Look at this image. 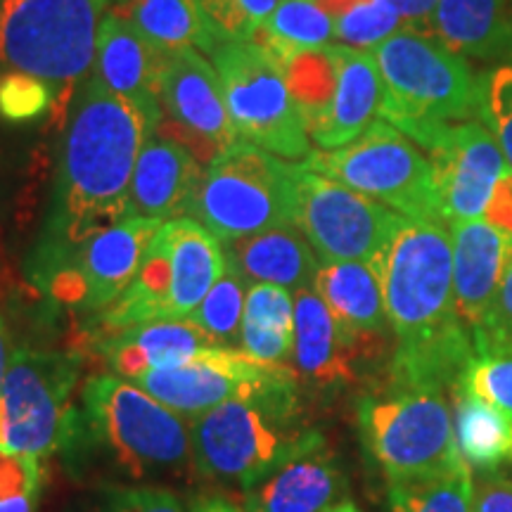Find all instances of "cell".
<instances>
[{
    "label": "cell",
    "mask_w": 512,
    "mask_h": 512,
    "mask_svg": "<svg viewBox=\"0 0 512 512\" xmlns=\"http://www.w3.org/2000/svg\"><path fill=\"white\" fill-rule=\"evenodd\" d=\"M159 226L162 221L131 214L88 235L67 252L29 261V275L50 302L95 318L133 283L147 242Z\"/></svg>",
    "instance_id": "12"
},
{
    "label": "cell",
    "mask_w": 512,
    "mask_h": 512,
    "mask_svg": "<svg viewBox=\"0 0 512 512\" xmlns=\"http://www.w3.org/2000/svg\"><path fill=\"white\" fill-rule=\"evenodd\" d=\"M370 266L396 337L389 377L453 392L475 342L456 311L448 228L401 216Z\"/></svg>",
    "instance_id": "1"
},
{
    "label": "cell",
    "mask_w": 512,
    "mask_h": 512,
    "mask_svg": "<svg viewBox=\"0 0 512 512\" xmlns=\"http://www.w3.org/2000/svg\"><path fill=\"white\" fill-rule=\"evenodd\" d=\"M76 475L93 472L117 484H155L192 465L190 420L114 373L83 382L60 448Z\"/></svg>",
    "instance_id": "3"
},
{
    "label": "cell",
    "mask_w": 512,
    "mask_h": 512,
    "mask_svg": "<svg viewBox=\"0 0 512 512\" xmlns=\"http://www.w3.org/2000/svg\"><path fill=\"white\" fill-rule=\"evenodd\" d=\"M226 271V249L192 216L164 221L147 242L128 290L100 316L88 337H105L152 320L188 318Z\"/></svg>",
    "instance_id": "5"
},
{
    "label": "cell",
    "mask_w": 512,
    "mask_h": 512,
    "mask_svg": "<svg viewBox=\"0 0 512 512\" xmlns=\"http://www.w3.org/2000/svg\"><path fill=\"white\" fill-rule=\"evenodd\" d=\"M247 280L233 264H228L221 278L216 280L202 304L190 313L188 320L200 328L216 347H240V328L245 316Z\"/></svg>",
    "instance_id": "33"
},
{
    "label": "cell",
    "mask_w": 512,
    "mask_h": 512,
    "mask_svg": "<svg viewBox=\"0 0 512 512\" xmlns=\"http://www.w3.org/2000/svg\"><path fill=\"white\" fill-rule=\"evenodd\" d=\"M36 501L38 491H34V494L3 498V501H0V512H36Z\"/></svg>",
    "instance_id": "46"
},
{
    "label": "cell",
    "mask_w": 512,
    "mask_h": 512,
    "mask_svg": "<svg viewBox=\"0 0 512 512\" xmlns=\"http://www.w3.org/2000/svg\"><path fill=\"white\" fill-rule=\"evenodd\" d=\"M147 138L143 117L98 76L76 86L46 228L31 261L67 252L88 235L131 216L128 190Z\"/></svg>",
    "instance_id": "2"
},
{
    "label": "cell",
    "mask_w": 512,
    "mask_h": 512,
    "mask_svg": "<svg viewBox=\"0 0 512 512\" xmlns=\"http://www.w3.org/2000/svg\"><path fill=\"white\" fill-rule=\"evenodd\" d=\"M88 342L105 358L114 375L128 382L138 380L150 370L176 368L200 354L202 349L216 347L188 318L152 320V323L133 325L114 335L93 337Z\"/></svg>",
    "instance_id": "24"
},
{
    "label": "cell",
    "mask_w": 512,
    "mask_h": 512,
    "mask_svg": "<svg viewBox=\"0 0 512 512\" xmlns=\"http://www.w3.org/2000/svg\"><path fill=\"white\" fill-rule=\"evenodd\" d=\"M313 290L320 294L344 330L382 347L392 332L384 309L382 285L366 261H320Z\"/></svg>",
    "instance_id": "26"
},
{
    "label": "cell",
    "mask_w": 512,
    "mask_h": 512,
    "mask_svg": "<svg viewBox=\"0 0 512 512\" xmlns=\"http://www.w3.org/2000/svg\"><path fill=\"white\" fill-rule=\"evenodd\" d=\"M358 430L389 484L434 475L463 460L446 389L387 380L358 401Z\"/></svg>",
    "instance_id": "7"
},
{
    "label": "cell",
    "mask_w": 512,
    "mask_h": 512,
    "mask_svg": "<svg viewBox=\"0 0 512 512\" xmlns=\"http://www.w3.org/2000/svg\"><path fill=\"white\" fill-rule=\"evenodd\" d=\"M335 48L337 83L328 110L309 128L320 150H339L354 143L377 121L382 105V76L373 50L351 48L339 43Z\"/></svg>",
    "instance_id": "23"
},
{
    "label": "cell",
    "mask_w": 512,
    "mask_h": 512,
    "mask_svg": "<svg viewBox=\"0 0 512 512\" xmlns=\"http://www.w3.org/2000/svg\"><path fill=\"white\" fill-rule=\"evenodd\" d=\"M318 3L330 12L332 19H335V17L342 15V12H347L349 8H354L356 3H361V0H318Z\"/></svg>",
    "instance_id": "48"
},
{
    "label": "cell",
    "mask_w": 512,
    "mask_h": 512,
    "mask_svg": "<svg viewBox=\"0 0 512 512\" xmlns=\"http://www.w3.org/2000/svg\"><path fill=\"white\" fill-rule=\"evenodd\" d=\"M81 356L17 349L0 392V448L38 458L60 448Z\"/></svg>",
    "instance_id": "13"
},
{
    "label": "cell",
    "mask_w": 512,
    "mask_h": 512,
    "mask_svg": "<svg viewBox=\"0 0 512 512\" xmlns=\"http://www.w3.org/2000/svg\"><path fill=\"white\" fill-rule=\"evenodd\" d=\"M453 297L458 318L475 330L489 313L512 259V235L484 219L453 221Z\"/></svg>",
    "instance_id": "21"
},
{
    "label": "cell",
    "mask_w": 512,
    "mask_h": 512,
    "mask_svg": "<svg viewBox=\"0 0 512 512\" xmlns=\"http://www.w3.org/2000/svg\"><path fill=\"white\" fill-rule=\"evenodd\" d=\"M107 0H0V64L31 74L55 91V110L69 107L74 83L98 55Z\"/></svg>",
    "instance_id": "8"
},
{
    "label": "cell",
    "mask_w": 512,
    "mask_h": 512,
    "mask_svg": "<svg viewBox=\"0 0 512 512\" xmlns=\"http://www.w3.org/2000/svg\"><path fill=\"white\" fill-rule=\"evenodd\" d=\"M41 484L38 458L0 448V501L3 498L34 494Z\"/></svg>",
    "instance_id": "41"
},
{
    "label": "cell",
    "mask_w": 512,
    "mask_h": 512,
    "mask_svg": "<svg viewBox=\"0 0 512 512\" xmlns=\"http://www.w3.org/2000/svg\"><path fill=\"white\" fill-rule=\"evenodd\" d=\"M415 145L430 152L446 223L484 219L496 185L510 166L482 119L439 124L415 133Z\"/></svg>",
    "instance_id": "16"
},
{
    "label": "cell",
    "mask_w": 512,
    "mask_h": 512,
    "mask_svg": "<svg viewBox=\"0 0 512 512\" xmlns=\"http://www.w3.org/2000/svg\"><path fill=\"white\" fill-rule=\"evenodd\" d=\"M93 512H185V508L162 484H110L100 491Z\"/></svg>",
    "instance_id": "39"
},
{
    "label": "cell",
    "mask_w": 512,
    "mask_h": 512,
    "mask_svg": "<svg viewBox=\"0 0 512 512\" xmlns=\"http://www.w3.org/2000/svg\"><path fill=\"white\" fill-rule=\"evenodd\" d=\"M403 19L382 0H361L354 8L335 17V36L344 46L373 50L401 31Z\"/></svg>",
    "instance_id": "35"
},
{
    "label": "cell",
    "mask_w": 512,
    "mask_h": 512,
    "mask_svg": "<svg viewBox=\"0 0 512 512\" xmlns=\"http://www.w3.org/2000/svg\"><path fill=\"white\" fill-rule=\"evenodd\" d=\"M335 19L318 0H280L252 41L283 64L287 57L328 46Z\"/></svg>",
    "instance_id": "30"
},
{
    "label": "cell",
    "mask_w": 512,
    "mask_h": 512,
    "mask_svg": "<svg viewBox=\"0 0 512 512\" xmlns=\"http://www.w3.org/2000/svg\"><path fill=\"white\" fill-rule=\"evenodd\" d=\"M482 81V114L479 119L494 133L505 162L512 171V62L498 64Z\"/></svg>",
    "instance_id": "36"
},
{
    "label": "cell",
    "mask_w": 512,
    "mask_h": 512,
    "mask_svg": "<svg viewBox=\"0 0 512 512\" xmlns=\"http://www.w3.org/2000/svg\"><path fill=\"white\" fill-rule=\"evenodd\" d=\"M290 380H299L290 366L256 361L242 349L207 347L181 366L150 370L133 384L192 422L226 401L252 396Z\"/></svg>",
    "instance_id": "15"
},
{
    "label": "cell",
    "mask_w": 512,
    "mask_h": 512,
    "mask_svg": "<svg viewBox=\"0 0 512 512\" xmlns=\"http://www.w3.org/2000/svg\"><path fill=\"white\" fill-rule=\"evenodd\" d=\"M192 467L214 482L259 484L318 437L304 425L297 380L226 401L190 422Z\"/></svg>",
    "instance_id": "4"
},
{
    "label": "cell",
    "mask_w": 512,
    "mask_h": 512,
    "mask_svg": "<svg viewBox=\"0 0 512 512\" xmlns=\"http://www.w3.org/2000/svg\"><path fill=\"white\" fill-rule=\"evenodd\" d=\"M223 249L228 264L238 268L242 278L254 285H278L294 292L306 290L313 287L320 266L309 240L292 223L223 242Z\"/></svg>",
    "instance_id": "25"
},
{
    "label": "cell",
    "mask_w": 512,
    "mask_h": 512,
    "mask_svg": "<svg viewBox=\"0 0 512 512\" xmlns=\"http://www.w3.org/2000/svg\"><path fill=\"white\" fill-rule=\"evenodd\" d=\"M126 12L138 34L162 53L197 48L211 55L226 43L200 0H133Z\"/></svg>",
    "instance_id": "28"
},
{
    "label": "cell",
    "mask_w": 512,
    "mask_h": 512,
    "mask_svg": "<svg viewBox=\"0 0 512 512\" xmlns=\"http://www.w3.org/2000/svg\"><path fill=\"white\" fill-rule=\"evenodd\" d=\"M211 64L240 140L287 162L311 155L309 124L287 86L283 64L268 50L254 41L221 43Z\"/></svg>",
    "instance_id": "11"
},
{
    "label": "cell",
    "mask_w": 512,
    "mask_h": 512,
    "mask_svg": "<svg viewBox=\"0 0 512 512\" xmlns=\"http://www.w3.org/2000/svg\"><path fill=\"white\" fill-rule=\"evenodd\" d=\"M382 3L399 12L403 24H408L406 29L432 34V17L439 0H382Z\"/></svg>",
    "instance_id": "43"
},
{
    "label": "cell",
    "mask_w": 512,
    "mask_h": 512,
    "mask_svg": "<svg viewBox=\"0 0 512 512\" xmlns=\"http://www.w3.org/2000/svg\"><path fill=\"white\" fill-rule=\"evenodd\" d=\"M159 102L169 138L188 147L200 164L209 166L211 159L240 140L230 121L219 74L197 48L159 53Z\"/></svg>",
    "instance_id": "17"
},
{
    "label": "cell",
    "mask_w": 512,
    "mask_h": 512,
    "mask_svg": "<svg viewBox=\"0 0 512 512\" xmlns=\"http://www.w3.org/2000/svg\"><path fill=\"white\" fill-rule=\"evenodd\" d=\"M510 458H512V446H510Z\"/></svg>",
    "instance_id": "51"
},
{
    "label": "cell",
    "mask_w": 512,
    "mask_h": 512,
    "mask_svg": "<svg viewBox=\"0 0 512 512\" xmlns=\"http://www.w3.org/2000/svg\"><path fill=\"white\" fill-rule=\"evenodd\" d=\"M472 342H475V349L512 344V259L505 268L501 287H498L489 313H486L482 325L472 330Z\"/></svg>",
    "instance_id": "40"
},
{
    "label": "cell",
    "mask_w": 512,
    "mask_h": 512,
    "mask_svg": "<svg viewBox=\"0 0 512 512\" xmlns=\"http://www.w3.org/2000/svg\"><path fill=\"white\" fill-rule=\"evenodd\" d=\"M159 53L162 50L152 48L117 12L102 17L95 76L143 117L150 136H155L164 121L159 102Z\"/></svg>",
    "instance_id": "19"
},
{
    "label": "cell",
    "mask_w": 512,
    "mask_h": 512,
    "mask_svg": "<svg viewBox=\"0 0 512 512\" xmlns=\"http://www.w3.org/2000/svg\"><path fill=\"white\" fill-rule=\"evenodd\" d=\"M328 512H358V508L351 501H342V503H337L335 508H330Z\"/></svg>",
    "instance_id": "50"
},
{
    "label": "cell",
    "mask_w": 512,
    "mask_h": 512,
    "mask_svg": "<svg viewBox=\"0 0 512 512\" xmlns=\"http://www.w3.org/2000/svg\"><path fill=\"white\" fill-rule=\"evenodd\" d=\"M456 396V441L470 467L491 470L510 456L512 420L477 396L453 389Z\"/></svg>",
    "instance_id": "31"
},
{
    "label": "cell",
    "mask_w": 512,
    "mask_h": 512,
    "mask_svg": "<svg viewBox=\"0 0 512 512\" xmlns=\"http://www.w3.org/2000/svg\"><path fill=\"white\" fill-rule=\"evenodd\" d=\"M432 34L465 60L512 62L508 0H439Z\"/></svg>",
    "instance_id": "27"
},
{
    "label": "cell",
    "mask_w": 512,
    "mask_h": 512,
    "mask_svg": "<svg viewBox=\"0 0 512 512\" xmlns=\"http://www.w3.org/2000/svg\"><path fill=\"white\" fill-rule=\"evenodd\" d=\"M484 221L512 235V171L505 174L501 183L496 185L494 197H491L489 207H486Z\"/></svg>",
    "instance_id": "44"
},
{
    "label": "cell",
    "mask_w": 512,
    "mask_h": 512,
    "mask_svg": "<svg viewBox=\"0 0 512 512\" xmlns=\"http://www.w3.org/2000/svg\"><path fill=\"white\" fill-rule=\"evenodd\" d=\"M373 55L382 76L380 117L408 138L482 114V81L439 38L401 29L375 46Z\"/></svg>",
    "instance_id": "6"
},
{
    "label": "cell",
    "mask_w": 512,
    "mask_h": 512,
    "mask_svg": "<svg viewBox=\"0 0 512 512\" xmlns=\"http://www.w3.org/2000/svg\"><path fill=\"white\" fill-rule=\"evenodd\" d=\"M294 347V297L278 285H252L247 290L240 349L256 361L287 366Z\"/></svg>",
    "instance_id": "29"
},
{
    "label": "cell",
    "mask_w": 512,
    "mask_h": 512,
    "mask_svg": "<svg viewBox=\"0 0 512 512\" xmlns=\"http://www.w3.org/2000/svg\"><path fill=\"white\" fill-rule=\"evenodd\" d=\"M133 0H107V8H110V12H117V15H121V12L128 10V5H131Z\"/></svg>",
    "instance_id": "49"
},
{
    "label": "cell",
    "mask_w": 512,
    "mask_h": 512,
    "mask_svg": "<svg viewBox=\"0 0 512 512\" xmlns=\"http://www.w3.org/2000/svg\"><path fill=\"white\" fill-rule=\"evenodd\" d=\"M380 351L377 344L344 330L313 287L294 292L292 370L299 380L320 389L351 384L358 377V363Z\"/></svg>",
    "instance_id": "18"
},
{
    "label": "cell",
    "mask_w": 512,
    "mask_h": 512,
    "mask_svg": "<svg viewBox=\"0 0 512 512\" xmlns=\"http://www.w3.org/2000/svg\"><path fill=\"white\" fill-rule=\"evenodd\" d=\"M192 512H245V508L240 510L238 505L226 501V498L204 496V498H195V503H192Z\"/></svg>",
    "instance_id": "45"
},
{
    "label": "cell",
    "mask_w": 512,
    "mask_h": 512,
    "mask_svg": "<svg viewBox=\"0 0 512 512\" xmlns=\"http://www.w3.org/2000/svg\"><path fill=\"white\" fill-rule=\"evenodd\" d=\"M55 110V91L46 81L22 72L0 74V117L5 121H31Z\"/></svg>",
    "instance_id": "37"
},
{
    "label": "cell",
    "mask_w": 512,
    "mask_h": 512,
    "mask_svg": "<svg viewBox=\"0 0 512 512\" xmlns=\"http://www.w3.org/2000/svg\"><path fill=\"white\" fill-rule=\"evenodd\" d=\"M10 366V354H8V328H5V320L0 316V392H3V380Z\"/></svg>",
    "instance_id": "47"
},
{
    "label": "cell",
    "mask_w": 512,
    "mask_h": 512,
    "mask_svg": "<svg viewBox=\"0 0 512 512\" xmlns=\"http://www.w3.org/2000/svg\"><path fill=\"white\" fill-rule=\"evenodd\" d=\"M294 164L238 140L211 159L190 216L221 242L290 223Z\"/></svg>",
    "instance_id": "10"
},
{
    "label": "cell",
    "mask_w": 512,
    "mask_h": 512,
    "mask_svg": "<svg viewBox=\"0 0 512 512\" xmlns=\"http://www.w3.org/2000/svg\"><path fill=\"white\" fill-rule=\"evenodd\" d=\"M304 164L406 219L448 226L430 157L389 121H373L363 136L339 150L311 152Z\"/></svg>",
    "instance_id": "9"
},
{
    "label": "cell",
    "mask_w": 512,
    "mask_h": 512,
    "mask_svg": "<svg viewBox=\"0 0 512 512\" xmlns=\"http://www.w3.org/2000/svg\"><path fill=\"white\" fill-rule=\"evenodd\" d=\"M458 389L477 396L512 420V344L475 349Z\"/></svg>",
    "instance_id": "34"
},
{
    "label": "cell",
    "mask_w": 512,
    "mask_h": 512,
    "mask_svg": "<svg viewBox=\"0 0 512 512\" xmlns=\"http://www.w3.org/2000/svg\"><path fill=\"white\" fill-rule=\"evenodd\" d=\"M470 512H512V479L484 477L475 486Z\"/></svg>",
    "instance_id": "42"
},
{
    "label": "cell",
    "mask_w": 512,
    "mask_h": 512,
    "mask_svg": "<svg viewBox=\"0 0 512 512\" xmlns=\"http://www.w3.org/2000/svg\"><path fill=\"white\" fill-rule=\"evenodd\" d=\"M202 178L200 159L188 147L169 136H150L133 169L128 211L162 223L190 214Z\"/></svg>",
    "instance_id": "22"
},
{
    "label": "cell",
    "mask_w": 512,
    "mask_h": 512,
    "mask_svg": "<svg viewBox=\"0 0 512 512\" xmlns=\"http://www.w3.org/2000/svg\"><path fill=\"white\" fill-rule=\"evenodd\" d=\"M401 214L332 178L294 164L290 223L302 230L318 261H370Z\"/></svg>",
    "instance_id": "14"
},
{
    "label": "cell",
    "mask_w": 512,
    "mask_h": 512,
    "mask_svg": "<svg viewBox=\"0 0 512 512\" xmlns=\"http://www.w3.org/2000/svg\"><path fill=\"white\" fill-rule=\"evenodd\" d=\"M472 494L475 484L465 460L434 475L389 484L394 512H470Z\"/></svg>",
    "instance_id": "32"
},
{
    "label": "cell",
    "mask_w": 512,
    "mask_h": 512,
    "mask_svg": "<svg viewBox=\"0 0 512 512\" xmlns=\"http://www.w3.org/2000/svg\"><path fill=\"white\" fill-rule=\"evenodd\" d=\"M223 41H252L280 0H200Z\"/></svg>",
    "instance_id": "38"
},
{
    "label": "cell",
    "mask_w": 512,
    "mask_h": 512,
    "mask_svg": "<svg viewBox=\"0 0 512 512\" xmlns=\"http://www.w3.org/2000/svg\"><path fill=\"white\" fill-rule=\"evenodd\" d=\"M347 494V477L323 437L245 489V512H328Z\"/></svg>",
    "instance_id": "20"
}]
</instances>
